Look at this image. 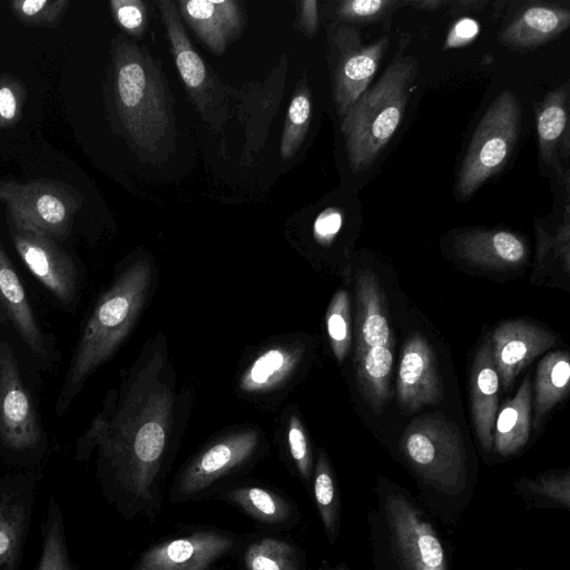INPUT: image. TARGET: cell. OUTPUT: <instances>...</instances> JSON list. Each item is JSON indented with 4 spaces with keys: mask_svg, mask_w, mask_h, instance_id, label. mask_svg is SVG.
I'll return each instance as SVG.
<instances>
[{
    "mask_svg": "<svg viewBox=\"0 0 570 570\" xmlns=\"http://www.w3.org/2000/svg\"><path fill=\"white\" fill-rule=\"evenodd\" d=\"M480 32L479 23L471 18L458 20L448 33L444 49L459 48L471 43Z\"/></svg>",
    "mask_w": 570,
    "mask_h": 570,
    "instance_id": "obj_39",
    "label": "cell"
},
{
    "mask_svg": "<svg viewBox=\"0 0 570 570\" xmlns=\"http://www.w3.org/2000/svg\"><path fill=\"white\" fill-rule=\"evenodd\" d=\"M518 492L523 499L534 503L547 502L569 509L570 473L551 472L535 479H523L518 483Z\"/></svg>",
    "mask_w": 570,
    "mask_h": 570,
    "instance_id": "obj_33",
    "label": "cell"
},
{
    "mask_svg": "<svg viewBox=\"0 0 570 570\" xmlns=\"http://www.w3.org/2000/svg\"><path fill=\"white\" fill-rule=\"evenodd\" d=\"M151 268L146 261L127 267L97 301L75 347L56 402L63 415L89 376L105 363L130 332L146 301Z\"/></svg>",
    "mask_w": 570,
    "mask_h": 570,
    "instance_id": "obj_2",
    "label": "cell"
},
{
    "mask_svg": "<svg viewBox=\"0 0 570 570\" xmlns=\"http://www.w3.org/2000/svg\"><path fill=\"white\" fill-rule=\"evenodd\" d=\"M40 217L50 225L60 224L66 215L63 205L51 195H43L37 203Z\"/></svg>",
    "mask_w": 570,
    "mask_h": 570,
    "instance_id": "obj_40",
    "label": "cell"
},
{
    "mask_svg": "<svg viewBox=\"0 0 570 570\" xmlns=\"http://www.w3.org/2000/svg\"><path fill=\"white\" fill-rule=\"evenodd\" d=\"M443 397V386L434 352L419 332L411 335L403 347L396 380L399 405L415 412L425 405H435Z\"/></svg>",
    "mask_w": 570,
    "mask_h": 570,
    "instance_id": "obj_12",
    "label": "cell"
},
{
    "mask_svg": "<svg viewBox=\"0 0 570 570\" xmlns=\"http://www.w3.org/2000/svg\"><path fill=\"white\" fill-rule=\"evenodd\" d=\"M119 24L135 36H140L148 22L147 9L139 0H122L112 2Z\"/></svg>",
    "mask_w": 570,
    "mask_h": 570,
    "instance_id": "obj_37",
    "label": "cell"
},
{
    "mask_svg": "<svg viewBox=\"0 0 570 570\" xmlns=\"http://www.w3.org/2000/svg\"><path fill=\"white\" fill-rule=\"evenodd\" d=\"M355 373L360 391L375 414H380L392 392L390 381L393 354L389 346L355 348Z\"/></svg>",
    "mask_w": 570,
    "mask_h": 570,
    "instance_id": "obj_26",
    "label": "cell"
},
{
    "mask_svg": "<svg viewBox=\"0 0 570 570\" xmlns=\"http://www.w3.org/2000/svg\"><path fill=\"white\" fill-rule=\"evenodd\" d=\"M356 347L384 345L391 347L384 293L376 274L365 267L355 276Z\"/></svg>",
    "mask_w": 570,
    "mask_h": 570,
    "instance_id": "obj_22",
    "label": "cell"
},
{
    "mask_svg": "<svg viewBox=\"0 0 570 570\" xmlns=\"http://www.w3.org/2000/svg\"><path fill=\"white\" fill-rule=\"evenodd\" d=\"M259 448V434L246 429L219 438L198 452L176 476L169 499L185 503L213 498L219 483L249 464Z\"/></svg>",
    "mask_w": 570,
    "mask_h": 570,
    "instance_id": "obj_9",
    "label": "cell"
},
{
    "mask_svg": "<svg viewBox=\"0 0 570 570\" xmlns=\"http://www.w3.org/2000/svg\"><path fill=\"white\" fill-rule=\"evenodd\" d=\"M531 380L527 375L513 399L507 401L497 414L493 430L494 450L503 455L519 452L530 435Z\"/></svg>",
    "mask_w": 570,
    "mask_h": 570,
    "instance_id": "obj_25",
    "label": "cell"
},
{
    "mask_svg": "<svg viewBox=\"0 0 570 570\" xmlns=\"http://www.w3.org/2000/svg\"><path fill=\"white\" fill-rule=\"evenodd\" d=\"M18 252L31 274L65 306L77 297L78 274L71 258L39 237L19 236Z\"/></svg>",
    "mask_w": 570,
    "mask_h": 570,
    "instance_id": "obj_15",
    "label": "cell"
},
{
    "mask_svg": "<svg viewBox=\"0 0 570 570\" xmlns=\"http://www.w3.org/2000/svg\"><path fill=\"white\" fill-rule=\"evenodd\" d=\"M367 515L376 570H449L446 550L415 500L394 487L377 489Z\"/></svg>",
    "mask_w": 570,
    "mask_h": 570,
    "instance_id": "obj_3",
    "label": "cell"
},
{
    "mask_svg": "<svg viewBox=\"0 0 570 570\" xmlns=\"http://www.w3.org/2000/svg\"><path fill=\"white\" fill-rule=\"evenodd\" d=\"M417 72L414 58H399L343 117L342 132L354 173L366 169L387 145L402 121L407 89Z\"/></svg>",
    "mask_w": 570,
    "mask_h": 570,
    "instance_id": "obj_4",
    "label": "cell"
},
{
    "mask_svg": "<svg viewBox=\"0 0 570 570\" xmlns=\"http://www.w3.org/2000/svg\"><path fill=\"white\" fill-rule=\"evenodd\" d=\"M163 363L155 355L119 391H110L75 446L78 461L97 453L101 493L126 520L153 521L163 507L174 405L159 377Z\"/></svg>",
    "mask_w": 570,
    "mask_h": 570,
    "instance_id": "obj_1",
    "label": "cell"
},
{
    "mask_svg": "<svg viewBox=\"0 0 570 570\" xmlns=\"http://www.w3.org/2000/svg\"><path fill=\"white\" fill-rule=\"evenodd\" d=\"M179 75L199 108H205L214 87L207 68L194 50L183 27L178 9L170 0L157 1Z\"/></svg>",
    "mask_w": 570,
    "mask_h": 570,
    "instance_id": "obj_20",
    "label": "cell"
},
{
    "mask_svg": "<svg viewBox=\"0 0 570 570\" xmlns=\"http://www.w3.org/2000/svg\"><path fill=\"white\" fill-rule=\"evenodd\" d=\"M311 96L306 86L302 85L295 92L285 120L281 140L283 158H292L301 147L311 121Z\"/></svg>",
    "mask_w": 570,
    "mask_h": 570,
    "instance_id": "obj_32",
    "label": "cell"
},
{
    "mask_svg": "<svg viewBox=\"0 0 570 570\" xmlns=\"http://www.w3.org/2000/svg\"><path fill=\"white\" fill-rule=\"evenodd\" d=\"M311 490L331 546L340 535L341 499L334 472L324 451H320L313 471Z\"/></svg>",
    "mask_w": 570,
    "mask_h": 570,
    "instance_id": "obj_30",
    "label": "cell"
},
{
    "mask_svg": "<svg viewBox=\"0 0 570 570\" xmlns=\"http://www.w3.org/2000/svg\"><path fill=\"white\" fill-rule=\"evenodd\" d=\"M490 342L499 382L508 390L525 365L554 345L556 337L541 326L518 320L499 324Z\"/></svg>",
    "mask_w": 570,
    "mask_h": 570,
    "instance_id": "obj_13",
    "label": "cell"
},
{
    "mask_svg": "<svg viewBox=\"0 0 570 570\" xmlns=\"http://www.w3.org/2000/svg\"><path fill=\"white\" fill-rule=\"evenodd\" d=\"M411 4L417 9L436 10L445 3L443 1H439V0H436V1L428 0V1H414V2H411Z\"/></svg>",
    "mask_w": 570,
    "mask_h": 570,
    "instance_id": "obj_44",
    "label": "cell"
},
{
    "mask_svg": "<svg viewBox=\"0 0 570 570\" xmlns=\"http://www.w3.org/2000/svg\"><path fill=\"white\" fill-rule=\"evenodd\" d=\"M389 46L382 37L366 47L344 46L334 71V100L344 117L366 91Z\"/></svg>",
    "mask_w": 570,
    "mask_h": 570,
    "instance_id": "obj_18",
    "label": "cell"
},
{
    "mask_svg": "<svg viewBox=\"0 0 570 570\" xmlns=\"http://www.w3.org/2000/svg\"><path fill=\"white\" fill-rule=\"evenodd\" d=\"M179 16L215 55H222L238 36L244 16L237 1L179 0Z\"/></svg>",
    "mask_w": 570,
    "mask_h": 570,
    "instance_id": "obj_16",
    "label": "cell"
},
{
    "mask_svg": "<svg viewBox=\"0 0 570 570\" xmlns=\"http://www.w3.org/2000/svg\"><path fill=\"white\" fill-rule=\"evenodd\" d=\"M303 351L296 346L275 345L261 353L244 371L239 386L247 393L268 392L296 370Z\"/></svg>",
    "mask_w": 570,
    "mask_h": 570,
    "instance_id": "obj_27",
    "label": "cell"
},
{
    "mask_svg": "<svg viewBox=\"0 0 570 570\" xmlns=\"http://www.w3.org/2000/svg\"><path fill=\"white\" fill-rule=\"evenodd\" d=\"M570 23L568 9L535 4L524 9L501 32L500 41L513 49H533L562 31Z\"/></svg>",
    "mask_w": 570,
    "mask_h": 570,
    "instance_id": "obj_24",
    "label": "cell"
},
{
    "mask_svg": "<svg viewBox=\"0 0 570 570\" xmlns=\"http://www.w3.org/2000/svg\"><path fill=\"white\" fill-rule=\"evenodd\" d=\"M213 499L236 507L271 532L288 531L301 522L299 509L292 498L262 484L226 487Z\"/></svg>",
    "mask_w": 570,
    "mask_h": 570,
    "instance_id": "obj_14",
    "label": "cell"
},
{
    "mask_svg": "<svg viewBox=\"0 0 570 570\" xmlns=\"http://www.w3.org/2000/svg\"><path fill=\"white\" fill-rule=\"evenodd\" d=\"M45 4L46 1L43 0H28L22 3V11L28 16H32L39 12Z\"/></svg>",
    "mask_w": 570,
    "mask_h": 570,
    "instance_id": "obj_43",
    "label": "cell"
},
{
    "mask_svg": "<svg viewBox=\"0 0 570 570\" xmlns=\"http://www.w3.org/2000/svg\"><path fill=\"white\" fill-rule=\"evenodd\" d=\"M242 537L219 529H197L149 546L129 570H219L236 554Z\"/></svg>",
    "mask_w": 570,
    "mask_h": 570,
    "instance_id": "obj_10",
    "label": "cell"
},
{
    "mask_svg": "<svg viewBox=\"0 0 570 570\" xmlns=\"http://www.w3.org/2000/svg\"><path fill=\"white\" fill-rule=\"evenodd\" d=\"M299 22L304 32L312 36L318 23L317 2L315 0H305L299 2Z\"/></svg>",
    "mask_w": 570,
    "mask_h": 570,
    "instance_id": "obj_41",
    "label": "cell"
},
{
    "mask_svg": "<svg viewBox=\"0 0 570 570\" xmlns=\"http://www.w3.org/2000/svg\"><path fill=\"white\" fill-rule=\"evenodd\" d=\"M570 358L566 351L548 353L538 364L534 379L533 421L538 430L548 413L568 393Z\"/></svg>",
    "mask_w": 570,
    "mask_h": 570,
    "instance_id": "obj_28",
    "label": "cell"
},
{
    "mask_svg": "<svg viewBox=\"0 0 570 570\" xmlns=\"http://www.w3.org/2000/svg\"><path fill=\"white\" fill-rule=\"evenodd\" d=\"M396 2L390 0H346L338 3L337 16L347 21H368L381 17Z\"/></svg>",
    "mask_w": 570,
    "mask_h": 570,
    "instance_id": "obj_36",
    "label": "cell"
},
{
    "mask_svg": "<svg viewBox=\"0 0 570 570\" xmlns=\"http://www.w3.org/2000/svg\"><path fill=\"white\" fill-rule=\"evenodd\" d=\"M236 554L240 570H308L304 550L277 532L242 537Z\"/></svg>",
    "mask_w": 570,
    "mask_h": 570,
    "instance_id": "obj_23",
    "label": "cell"
},
{
    "mask_svg": "<svg viewBox=\"0 0 570 570\" xmlns=\"http://www.w3.org/2000/svg\"><path fill=\"white\" fill-rule=\"evenodd\" d=\"M521 129V106L510 90H503L480 120L464 157L458 193L471 196L501 169L513 150Z\"/></svg>",
    "mask_w": 570,
    "mask_h": 570,
    "instance_id": "obj_7",
    "label": "cell"
},
{
    "mask_svg": "<svg viewBox=\"0 0 570 570\" xmlns=\"http://www.w3.org/2000/svg\"><path fill=\"white\" fill-rule=\"evenodd\" d=\"M326 328L332 351L342 362L351 347V304L346 291H337L326 312Z\"/></svg>",
    "mask_w": 570,
    "mask_h": 570,
    "instance_id": "obj_34",
    "label": "cell"
},
{
    "mask_svg": "<svg viewBox=\"0 0 570 570\" xmlns=\"http://www.w3.org/2000/svg\"><path fill=\"white\" fill-rule=\"evenodd\" d=\"M499 376L490 341L479 347L470 374L471 417L480 445L492 450L494 422L498 414Z\"/></svg>",
    "mask_w": 570,
    "mask_h": 570,
    "instance_id": "obj_19",
    "label": "cell"
},
{
    "mask_svg": "<svg viewBox=\"0 0 570 570\" xmlns=\"http://www.w3.org/2000/svg\"><path fill=\"white\" fill-rule=\"evenodd\" d=\"M40 533L41 551L33 570H79L69 553L63 512L55 497L49 499Z\"/></svg>",
    "mask_w": 570,
    "mask_h": 570,
    "instance_id": "obj_29",
    "label": "cell"
},
{
    "mask_svg": "<svg viewBox=\"0 0 570 570\" xmlns=\"http://www.w3.org/2000/svg\"><path fill=\"white\" fill-rule=\"evenodd\" d=\"M0 313L13 326L30 352L50 357L48 342L13 265L0 247Z\"/></svg>",
    "mask_w": 570,
    "mask_h": 570,
    "instance_id": "obj_17",
    "label": "cell"
},
{
    "mask_svg": "<svg viewBox=\"0 0 570 570\" xmlns=\"http://www.w3.org/2000/svg\"><path fill=\"white\" fill-rule=\"evenodd\" d=\"M0 442L8 461L37 463L45 450L39 415L10 344L0 342Z\"/></svg>",
    "mask_w": 570,
    "mask_h": 570,
    "instance_id": "obj_8",
    "label": "cell"
},
{
    "mask_svg": "<svg viewBox=\"0 0 570 570\" xmlns=\"http://www.w3.org/2000/svg\"><path fill=\"white\" fill-rule=\"evenodd\" d=\"M401 450L419 479L445 495L461 494L468 482V455L458 425L440 413L414 419Z\"/></svg>",
    "mask_w": 570,
    "mask_h": 570,
    "instance_id": "obj_6",
    "label": "cell"
},
{
    "mask_svg": "<svg viewBox=\"0 0 570 570\" xmlns=\"http://www.w3.org/2000/svg\"><path fill=\"white\" fill-rule=\"evenodd\" d=\"M342 225V215L335 208L322 212L314 223V236L323 245H328L338 233Z\"/></svg>",
    "mask_w": 570,
    "mask_h": 570,
    "instance_id": "obj_38",
    "label": "cell"
},
{
    "mask_svg": "<svg viewBox=\"0 0 570 570\" xmlns=\"http://www.w3.org/2000/svg\"><path fill=\"white\" fill-rule=\"evenodd\" d=\"M568 90L560 88L549 94L540 108L537 120L539 148L542 160H553L557 144L567 126Z\"/></svg>",
    "mask_w": 570,
    "mask_h": 570,
    "instance_id": "obj_31",
    "label": "cell"
},
{
    "mask_svg": "<svg viewBox=\"0 0 570 570\" xmlns=\"http://www.w3.org/2000/svg\"><path fill=\"white\" fill-rule=\"evenodd\" d=\"M321 570H348V568L346 567L345 563H340L335 567H327L324 564Z\"/></svg>",
    "mask_w": 570,
    "mask_h": 570,
    "instance_id": "obj_45",
    "label": "cell"
},
{
    "mask_svg": "<svg viewBox=\"0 0 570 570\" xmlns=\"http://www.w3.org/2000/svg\"><path fill=\"white\" fill-rule=\"evenodd\" d=\"M117 69V98L122 121L136 144L150 151L171 126L166 78L148 50L124 45Z\"/></svg>",
    "mask_w": 570,
    "mask_h": 570,
    "instance_id": "obj_5",
    "label": "cell"
},
{
    "mask_svg": "<svg viewBox=\"0 0 570 570\" xmlns=\"http://www.w3.org/2000/svg\"><path fill=\"white\" fill-rule=\"evenodd\" d=\"M454 247L469 264L493 269L519 266L528 256L524 242L505 230L466 232L456 237Z\"/></svg>",
    "mask_w": 570,
    "mask_h": 570,
    "instance_id": "obj_21",
    "label": "cell"
},
{
    "mask_svg": "<svg viewBox=\"0 0 570 570\" xmlns=\"http://www.w3.org/2000/svg\"><path fill=\"white\" fill-rule=\"evenodd\" d=\"M37 478L33 473L0 479V570H19L31 525Z\"/></svg>",
    "mask_w": 570,
    "mask_h": 570,
    "instance_id": "obj_11",
    "label": "cell"
},
{
    "mask_svg": "<svg viewBox=\"0 0 570 570\" xmlns=\"http://www.w3.org/2000/svg\"><path fill=\"white\" fill-rule=\"evenodd\" d=\"M286 439L289 460L305 488L311 491L313 456L305 430L296 415H292L288 421Z\"/></svg>",
    "mask_w": 570,
    "mask_h": 570,
    "instance_id": "obj_35",
    "label": "cell"
},
{
    "mask_svg": "<svg viewBox=\"0 0 570 570\" xmlns=\"http://www.w3.org/2000/svg\"><path fill=\"white\" fill-rule=\"evenodd\" d=\"M16 112L14 96L9 88L0 89V115L6 118H12Z\"/></svg>",
    "mask_w": 570,
    "mask_h": 570,
    "instance_id": "obj_42",
    "label": "cell"
}]
</instances>
